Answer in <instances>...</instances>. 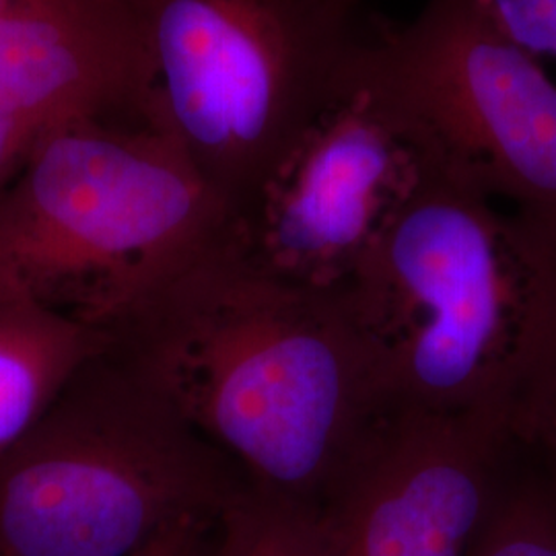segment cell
Here are the masks:
<instances>
[{"label": "cell", "instance_id": "6da1fadb", "mask_svg": "<svg viewBox=\"0 0 556 556\" xmlns=\"http://www.w3.org/2000/svg\"><path fill=\"white\" fill-rule=\"evenodd\" d=\"M110 338L254 491L319 514L402 408L342 293L278 277L236 231Z\"/></svg>", "mask_w": 556, "mask_h": 556}, {"label": "cell", "instance_id": "7a4b0ae2", "mask_svg": "<svg viewBox=\"0 0 556 556\" xmlns=\"http://www.w3.org/2000/svg\"><path fill=\"white\" fill-rule=\"evenodd\" d=\"M338 291L402 408L521 433L556 381V239L439 167Z\"/></svg>", "mask_w": 556, "mask_h": 556}, {"label": "cell", "instance_id": "3957f363", "mask_svg": "<svg viewBox=\"0 0 556 556\" xmlns=\"http://www.w3.org/2000/svg\"><path fill=\"white\" fill-rule=\"evenodd\" d=\"M233 231L217 192L144 119L71 122L0 190V305L112 337Z\"/></svg>", "mask_w": 556, "mask_h": 556}, {"label": "cell", "instance_id": "277c9868", "mask_svg": "<svg viewBox=\"0 0 556 556\" xmlns=\"http://www.w3.org/2000/svg\"><path fill=\"white\" fill-rule=\"evenodd\" d=\"M252 486L112 338L0 456V556H135Z\"/></svg>", "mask_w": 556, "mask_h": 556}, {"label": "cell", "instance_id": "5b68a950", "mask_svg": "<svg viewBox=\"0 0 556 556\" xmlns=\"http://www.w3.org/2000/svg\"><path fill=\"white\" fill-rule=\"evenodd\" d=\"M144 122L238 220L349 79L365 40L346 0H135Z\"/></svg>", "mask_w": 556, "mask_h": 556}, {"label": "cell", "instance_id": "8992f818", "mask_svg": "<svg viewBox=\"0 0 556 556\" xmlns=\"http://www.w3.org/2000/svg\"><path fill=\"white\" fill-rule=\"evenodd\" d=\"M357 71L435 167L556 239V83L475 0H427Z\"/></svg>", "mask_w": 556, "mask_h": 556}, {"label": "cell", "instance_id": "52a82bcc", "mask_svg": "<svg viewBox=\"0 0 556 556\" xmlns=\"http://www.w3.org/2000/svg\"><path fill=\"white\" fill-rule=\"evenodd\" d=\"M433 167L358 75L355 56L342 89L280 161L236 233L278 277L338 291Z\"/></svg>", "mask_w": 556, "mask_h": 556}, {"label": "cell", "instance_id": "ba28073f", "mask_svg": "<svg viewBox=\"0 0 556 556\" xmlns=\"http://www.w3.org/2000/svg\"><path fill=\"white\" fill-rule=\"evenodd\" d=\"M521 438L491 415L400 408L321 514L337 556H470Z\"/></svg>", "mask_w": 556, "mask_h": 556}, {"label": "cell", "instance_id": "9c48e42d", "mask_svg": "<svg viewBox=\"0 0 556 556\" xmlns=\"http://www.w3.org/2000/svg\"><path fill=\"white\" fill-rule=\"evenodd\" d=\"M149 66L135 0H0V116L34 135L139 116Z\"/></svg>", "mask_w": 556, "mask_h": 556}, {"label": "cell", "instance_id": "30bf717a", "mask_svg": "<svg viewBox=\"0 0 556 556\" xmlns=\"http://www.w3.org/2000/svg\"><path fill=\"white\" fill-rule=\"evenodd\" d=\"M110 337L36 305H0V456Z\"/></svg>", "mask_w": 556, "mask_h": 556}, {"label": "cell", "instance_id": "8fae6325", "mask_svg": "<svg viewBox=\"0 0 556 556\" xmlns=\"http://www.w3.org/2000/svg\"><path fill=\"white\" fill-rule=\"evenodd\" d=\"M470 556H556V480L530 441L521 439L497 507Z\"/></svg>", "mask_w": 556, "mask_h": 556}, {"label": "cell", "instance_id": "7c38bea8", "mask_svg": "<svg viewBox=\"0 0 556 556\" xmlns=\"http://www.w3.org/2000/svg\"><path fill=\"white\" fill-rule=\"evenodd\" d=\"M219 556H337L324 517L250 489L215 528Z\"/></svg>", "mask_w": 556, "mask_h": 556}, {"label": "cell", "instance_id": "4fadbf2b", "mask_svg": "<svg viewBox=\"0 0 556 556\" xmlns=\"http://www.w3.org/2000/svg\"><path fill=\"white\" fill-rule=\"evenodd\" d=\"M498 31L530 56L556 60V0H475Z\"/></svg>", "mask_w": 556, "mask_h": 556}, {"label": "cell", "instance_id": "5bb4252c", "mask_svg": "<svg viewBox=\"0 0 556 556\" xmlns=\"http://www.w3.org/2000/svg\"><path fill=\"white\" fill-rule=\"evenodd\" d=\"M523 439L536 447L556 480V381L528 420Z\"/></svg>", "mask_w": 556, "mask_h": 556}, {"label": "cell", "instance_id": "9a60e30c", "mask_svg": "<svg viewBox=\"0 0 556 556\" xmlns=\"http://www.w3.org/2000/svg\"><path fill=\"white\" fill-rule=\"evenodd\" d=\"M40 139L15 119L0 116V190L20 172L31 147Z\"/></svg>", "mask_w": 556, "mask_h": 556}, {"label": "cell", "instance_id": "2e32d148", "mask_svg": "<svg viewBox=\"0 0 556 556\" xmlns=\"http://www.w3.org/2000/svg\"><path fill=\"white\" fill-rule=\"evenodd\" d=\"M206 530H213V528H202V526H179L174 528L169 532H165L163 536L153 540L147 548H142L139 555L135 556H181L184 551L188 548L190 540L200 534V532H206Z\"/></svg>", "mask_w": 556, "mask_h": 556}, {"label": "cell", "instance_id": "e0dca14e", "mask_svg": "<svg viewBox=\"0 0 556 556\" xmlns=\"http://www.w3.org/2000/svg\"><path fill=\"white\" fill-rule=\"evenodd\" d=\"M181 556H219L217 555V544H215V528L200 532L192 538Z\"/></svg>", "mask_w": 556, "mask_h": 556}, {"label": "cell", "instance_id": "ac0fdd59", "mask_svg": "<svg viewBox=\"0 0 556 556\" xmlns=\"http://www.w3.org/2000/svg\"><path fill=\"white\" fill-rule=\"evenodd\" d=\"M346 2H351V4H355V7H357L358 0H346Z\"/></svg>", "mask_w": 556, "mask_h": 556}]
</instances>
